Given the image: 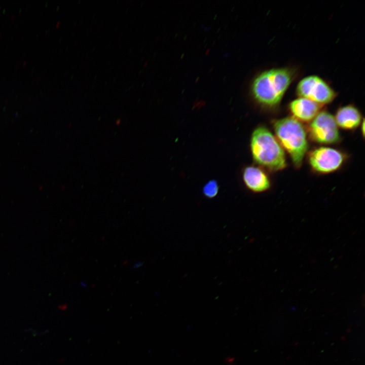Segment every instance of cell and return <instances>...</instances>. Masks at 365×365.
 I'll return each mask as SVG.
<instances>
[{
    "label": "cell",
    "instance_id": "8",
    "mask_svg": "<svg viewBox=\"0 0 365 365\" xmlns=\"http://www.w3.org/2000/svg\"><path fill=\"white\" fill-rule=\"evenodd\" d=\"M242 177L247 188L254 192H264L270 188L269 179L260 167L254 166L246 167L243 170Z\"/></svg>",
    "mask_w": 365,
    "mask_h": 365
},
{
    "label": "cell",
    "instance_id": "7",
    "mask_svg": "<svg viewBox=\"0 0 365 365\" xmlns=\"http://www.w3.org/2000/svg\"><path fill=\"white\" fill-rule=\"evenodd\" d=\"M320 104L304 97H299L289 104V109L296 119L299 121H311L318 114Z\"/></svg>",
    "mask_w": 365,
    "mask_h": 365
},
{
    "label": "cell",
    "instance_id": "10",
    "mask_svg": "<svg viewBox=\"0 0 365 365\" xmlns=\"http://www.w3.org/2000/svg\"><path fill=\"white\" fill-rule=\"evenodd\" d=\"M219 187L215 180H210L207 182L203 188V193L208 198H213L218 194Z\"/></svg>",
    "mask_w": 365,
    "mask_h": 365
},
{
    "label": "cell",
    "instance_id": "4",
    "mask_svg": "<svg viewBox=\"0 0 365 365\" xmlns=\"http://www.w3.org/2000/svg\"><path fill=\"white\" fill-rule=\"evenodd\" d=\"M300 97L312 100L320 105L332 101L336 97L333 89L321 78L309 76L302 79L297 87Z\"/></svg>",
    "mask_w": 365,
    "mask_h": 365
},
{
    "label": "cell",
    "instance_id": "5",
    "mask_svg": "<svg viewBox=\"0 0 365 365\" xmlns=\"http://www.w3.org/2000/svg\"><path fill=\"white\" fill-rule=\"evenodd\" d=\"M309 133L311 138L319 143L333 144L340 138L335 117L325 111L319 112L311 121Z\"/></svg>",
    "mask_w": 365,
    "mask_h": 365
},
{
    "label": "cell",
    "instance_id": "9",
    "mask_svg": "<svg viewBox=\"0 0 365 365\" xmlns=\"http://www.w3.org/2000/svg\"><path fill=\"white\" fill-rule=\"evenodd\" d=\"M335 119L338 126L344 129L352 130L360 124L361 116L356 107L348 105L338 110Z\"/></svg>",
    "mask_w": 365,
    "mask_h": 365
},
{
    "label": "cell",
    "instance_id": "6",
    "mask_svg": "<svg viewBox=\"0 0 365 365\" xmlns=\"http://www.w3.org/2000/svg\"><path fill=\"white\" fill-rule=\"evenodd\" d=\"M344 160V155L340 151L329 147L318 148L309 155V162L312 168L322 173L337 170L342 166Z\"/></svg>",
    "mask_w": 365,
    "mask_h": 365
},
{
    "label": "cell",
    "instance_id": "3",
    "mask_svg": "<svg viewBox=\"0 0 365 365\" xmlns=\"http://www.w3.org/2000/svg\"><path fill=\"white\" fill-rule=\"evenodd\" d=\"M274 129L277 139L290 156L296 167H300L308 148L305 130L302 124L293 117L276 120Z\"/></svg>",
    "mask_w": 365,
    "mask_h": 365
},
{
    "label": "cell",
    "instance_id": "2",
    "mask_svg": "<svg viewBox=\"0 0 365 365\" xmlns=\"http://www.w3.org/2000/svg\"><path fill=\"white\" fill-rule=\"evenodd\" d=\"M250 147L253 160L261 166L272 171L280 170L286 167L283 149L266 127L260 126L254 130Z\"/></svg>",
    "mask_w": 365,
    "mask_h": 365
},
{
    "label": "cell",
    "instance_id": "12",
    "mask_svg": "<svg viewBox=\"0 0 365 365\" xmlns=\"http://www.w3.org/2000/svg\"><path fill=\"white\" fill-rule=\"evenodd\" d=\"M361 130H362V135H364V120H363V121H362Z\"/></svg>",
    "mask_w": 365,
    "mask_h": 365
},
{
    "label": "cell",
    "instance_id": "1",
    "mask_svg": "<svg viewBox=\"0 0 365 365\" xmlns=\"http://www.w3.org/2000/svg\"><path fill=\"white\" fill-rule=\"evenodd\" d=\"M293 79L291 71L285 68L266 70L254 80L252 95L260 104L274 107L281 101Z\"/></svg>",
    "mask_w": 365,
    "mask_h": 365
},
{
    "label": "cell",
    "instance_id": "11",
    "mask_svg": "<svg viewBox=\"0 0 365 365\" xmlns=\"http://www.w3.org/2000/svg\"><path fill=\"white\" fill-rule=\"evenodd\" d=\"M234 357L231 356H228L225 359V362L228 365H232L234 362Z\"/></svg>",
    "mask_w": 365,
    "mask_h": 365
}]
</instances>
